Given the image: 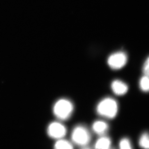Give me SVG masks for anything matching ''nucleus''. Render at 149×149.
I'll return each mask as SVG.
<instances>
[{"label":"nucleus","mask_w":149,"mask_h":149,"mask_svg":"<svg viewBox=\"0 0 149 149\" xmlns=\"http://www.w3.org/2000/svg\"><path fill=\"white\" fill-rule=\"evenodd\" d=\"M117 103L111 98H106L98 104L96 111L101 116L108 119H113L117 114Z\"/></svg>","instance_id":"f257e3e1"},{"label":"nucleus","mask_w":149,"mask_h":149,"mask_svg":"<svg viewBox=\"0 0 149 149\" xmlns=\"http://www.w3.org/2000/svg\"><path fill=\"white\" fill-rule=\"evenodd\" d=\"M74 111L73 104L66 99H60L55 103L53 108L55 116L60 120H68Z\"/></svg>","instance_id":"f03ea898"},{"label":"nucleus","mask_w":149,"mask_h":149,"mask_svg":"<svg viewBox=\"0 0 149 149\" xmlns=\"http://www.w3.org/2000/svg\"><path fill=\"white\" fill-rule=\"evenodd\" d=\"M71 139L76 145L85 146L90 142L91 136L87 128L83 125H78L72 131Z\"/></svg>","instance_id":"7ed1b4c3"},{"label":"nucleus","mask_w":149,"mask_h":149,"mask_svg":"<svg viewBox=\"0 0 149 149\" xmlns=\"http://www.w3.org/2000/svg\"><path fill=\"white\" fill-rule=\"evenodd\" d=\"M66 133V127L59 122H52L47 126V135L53 139H62L65 136Z\"/></svg>","instance_id":"20e7f679"},{"label":"nucleus","mask_w":149,"mask_h":149,"mask_svg":"<svg viewBox=\"0 0 149 149\" xmlns=\"http://www.w3.org/2000/svg\"><path fill=\"white\" fill-rule=\"evenodd\" d=\"M127 61V57L126 54L123 52H118L109 56L108 63L112 69H119L125 66Z\"/></svg>","instance_id":"39448f33"},{"label":"nucleus","mask_w":149,"mask_h":149,"mask_svg":"<svg viewBox=\"0 0 149 149\" xmlns=\"http://www.w3.org/2000/svg\"><path fill=\"white\" fill-rule=\"evenodd\" d=\"M111 89L115 94L123 95L127 92L128 86L125 83L120 80H115L111 84Z\"/></svg>","instance_id":"423d86ee"},{"label":"nucleus","mask_w":149,"mask_h":149,"mask_svg":"<svg viewBox=\"0 0 149 149\" xmlns=\"http://www.w3.org/2000/svg\"><path fill=\"white\" fill-rule=\"evenodd\" d=\"M109 125L102 120L95 121L92 125V128L95 133L99 135H105L109 130Z\"/></svg>","instance_id":"0eeeda50"},{"label":"nucleus","mask_w":149,"mask_h":149,"mask_svg":"<svg viewBox=\"0 0 149 149\" xmlns=\"http://www.w3.org/2000/svg\"><path fill=\"white\" fill-rule=\"evenodd\" d=\"M111 145L110 138L103 136L96 141L95 145V149H109Z\"/></svg>","instance_id":"6e6552de"},{"label":"nucleus","mask_w":149,"mask_h":149,"mask_svg":"<svg viewBox=\"0 0 149 149\" xmlns=\"http://www.w3.org/2000/svg\"><path fill=\"white\" fill-rule=\"evenodd\" d=\"M54 149H74L72 144L64 139H58L55 144Z\"/></svg>","instance_id":"1a4fd4ad"},{"label":"nucleus","mask_w":149,"mask_h":149,"mask_svg":"<svg viewBox=\"0 0 149 149\" xmlns=\"http://www.w3.org/2000/svg\"><path fill=\"white\" fill-rule=\"evenodd\" d=\"M139 145L143 149H149V134L144 133L141 136L139 140Z\"/></svg>","instance_id":"9d476101"},{"label":"nucleus","mask_w":149,"mask_h":149,"mask_svg":"<svg viewBox=\"0 0 149 149\" xmlns=\"http://www.w3.org/2000/svg\"><path fill=\"white\" fill-rule=\"evenodd\" d=\"M140 88L143 92H149V77L144 76L142 77L140 80Z\"/></svg>","instance_id":"9b49d317"},{"label":"nucleus","mask_w":149,"mask_h":149,"mask_svg":"<svg viewBox=\"0 0 149 149\" xmlns=\"http://www.w3.org/2000/svg\"><path fill=\"white\" fill-rule=\"evenodd\" d=\"M120 149H133L130 141L128 139L123 138L119 143Z\"/></svg>","instance_id":"f8f14e48"},{"label":"nucleus","mask_w":149,"mask_h":149,"mask_svg":"<svg viewBox=\"0 0 149 149\" xmlns=\"http://www.w3.org/2000/svg\"><path fill=\"white\" fill-rule=\"evenodd\" d=\"M143 72L145 76L149 77V57L147 59L144 64Z\"/></svg>","instance_id":"ddd939ff"},{"label":"nucleus","mask_w":149,"mask_h":149,"mask_svg":"<svg viewBox=\"0 0 149 149\" xmlns=\"http://www.w3.org/2000/svg\"><path fill=\"white\" fill-rule=\"evenodd\" d=\"M81 149H91V148H88V147H84V148H82Z\"/></svg>","instance_id":"4468645a"}]
</instances>
